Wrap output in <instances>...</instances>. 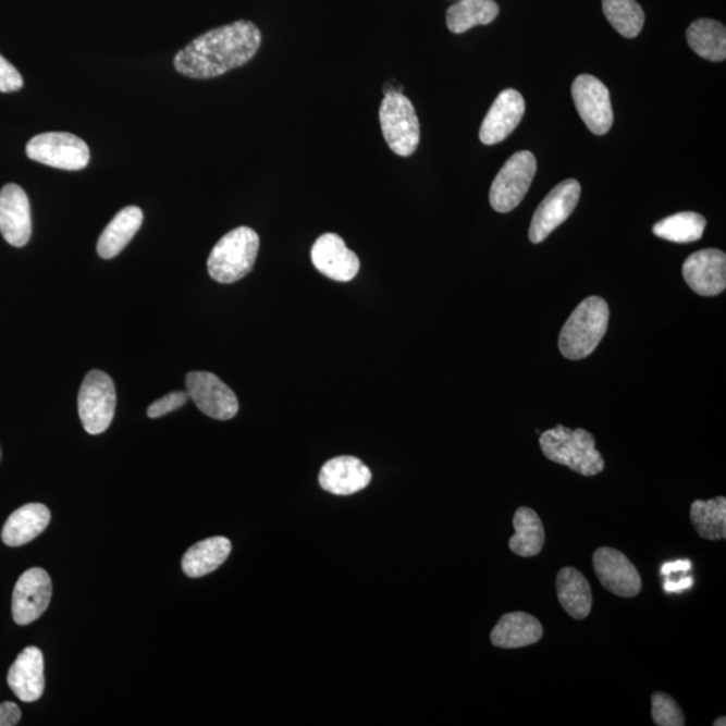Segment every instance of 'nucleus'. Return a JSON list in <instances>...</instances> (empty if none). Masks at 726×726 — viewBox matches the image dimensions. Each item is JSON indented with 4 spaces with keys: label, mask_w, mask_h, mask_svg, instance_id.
<instances>
[{
    "label": "nucleus",
    "mask_w": 726,
    "mask_h": 726,
    "mask_svg": "<svg viewBox=\"0 0 726 726\" xmlns=\"http://www.w3.org/2000/svg\"><path fill=\"white\" fill-rule=\"evenodd\" d=\"M705 227L704 216L693 213V211H684V213H677L656 222L653 232L656 237L670 243L690 244L701 239Z\"/></svg>",
    "instance_id": "nucleus-29"
},
{
    "label": "nucleus",
    "mask_w": 726,
    "mask_h": 726,
    "mask_svg": "<svg viewBox=\"0 0 726 726\" xmlns=\"http://www.w3.org/2000/svg\"><path fill=\"white\" fill-rule=\"evenodd\" d=\"M22 87L21 73L4 57L0 56V91L11 94V91L20 90Z\"/></svg>",
    "instance_id": "nucleus-33"
},
{
    "label": "nucleus",
    "mask_w": 726,
    "mask_h": 726,
    "mask_svg": "<svg viewBox=\"0 0 726 726\" xmlns=\"http://www.w3.org/2000/svg\"><path fill=\"white\" fill-rule=\"evenodd\" d=\"M693 586V577H684V579L679 581H670L667 580L665 582V591L666 592H679L684 590H689V588Z\"/></svg>",
    "instance_id": "nucleus-36"
},
{
    "label": "nucleus",
    "mask_w": 726,
    "mask_h": 726,
    "mask_svg": "<svg viewBox=\"0 0 726 726\" xmlns=\"http://www.w3.org/2000/svg\"><path fill=\"white\" fill-rule=\"evenodd\" d=\"M686 39L697 54L707 61L722 62L726 59V28L717 21L697 20L686 32Z\"/></svg>",
    "instance_id": "nucleus-26"
},
{
    "label": "nucleus",
    "mask_w": 726,
    "mask_h": 726,
    "mask_svg": "<svg viewBox=\"0 0 726 726\" xmlns=\"http://www.w3.org/2000/svg\"><path fill=\"white\" fill-rule=\"evenodd\" d=\"M186 392L197 408L211 419L231 420L238 414L236 393L213 373L208 371L188 373Z\"/></svg>",
    "instance_id": "nucleus-9"
},
{
    "label": "nucleus",
    "mask_w": 726,
    "mask_h": 726,
    "mask_svg": "<svg viewBox=\"0 0 726 726\" xmlns=\"http://www.w3.org/2000/svg\"><path fill=\"white\" fill-rule=\"evenodd\" d=\"M260 238L254 229L239 226L225 234L210 251V278L222 284L238 282L254 270Z\"/></svg>",
    "instance_id": "nucleus-4"
},
{
    "label": "nucleus",
    "mask_w": 726,
    "mask_h": 726,
    "mask_svg": "<svg viewBox=\"0 0 726 726\" xmlns=\"http://www.w3.org/2000/svg\"><path fill=\"white\" fill-rule=\"evenodd\" d=\"M500 14L494 0H462L447 11V26L451 33L462 34L479 25H489Z\"/></svg>",
    "instance_id": "nucleus-27"
},
{
    "label": "nucleus",
    "mask_w": 726,
    "mask_h": 726,
    "mask_svg": "<svg viewBox=\"0 0 726 726\" xmlns=\"http://www.w3.org/2000/svg\"><path fill=\"white\" fill-rule=\"evenodd\" d=\"M651 706H653V719L659 726H684L686 724L685 714L678 702L672 696L656 691L651 697Z\"/></svg>",
    "instance_id": "nucleus-31"
},
{
    "label": "nucleus",
    "mask_w": 726,
    "mask_h": 726,
    "mask_svg": "<svg viewBox=\"0 0 726 726\" xmlns=\"http://www.w3.org/2000/svg\"><path fill=\"white\" fill-rule=\"evenodd\" d=\"M0 233L13 247H25L32 237L30 202L23 188L14 183L0 192Z\"/></svg>",
    "instance_id": "nucleus-17"
},
{
    "label": "nucleus",
    "mask_w": 726,
    "mask_h": 726,
    "mask_svg": "<svg viewBox=\"0 0 726 726\" xmlns=\"http://www.w3.org/2000/svg\"><path fill=\"white\" fill-rule=\"evenodd\" d=\"M51 514L42 503H27L15 510L2 529V541L11 547H19L36 540L48 528Z\"/></svg>",
    "instance_id": "nucleus-20"
},
{
    "label": "nucleus",
    "mask_w": 726,
    "mask_h": 726,
    "mask_svg": "<svg viewBox=\"0 0 726 726\" xmlns=\"http://www.w3.org/2000/svg\"><path fill=\"white\" fill-rule=\"evenodd\" d=\"M22 713L15 702L0 704V726H15L21 722Z\"/></svg>",
    "instance_id": "nucleus-34"
},
{
    "label": "nucleus",
    "mask_w": 726,
    "mask_h": 726,
    "mask_svg": "<svg viewBox=\"0 0 726 726\" xmlns=\"http://www.w3.org/2000/svg\"><path fill=\"white\" fill-rule=\"evenodd\" d=\"M603 11L623 37L636 38L642 32L644 11L637 0H603Z\"/></svg>",
    "instance_id": "nucleus-30"
},
{
    "label": "nucleus",
    "mask_w": 726,
    "mask_h": 726,
    "mask_svg": "<svg viewBox=\"0 0 726 726\" xmlns=\"http://www.w3.org/2000/svg\"><path fill=\"white\" fill-rule=\"evenodd\" d=\"M540 445L549 460L567 466L582 477H594L604 470L605 463L596 450V440L582 428L571 431L557 426L541 434Z\"/></svg>",
    "instance_id": "nucleus-3"
},
{
    "label": "nucleus",
    "mask_w": 726,
    "mask_h": 726,
    "mask_svg": "<svg viewBox=\"0 0 726 726\" xmlns=\"http://www.w3.org/2000/svg\"><path fill=\"white\" fill-rule=\"evenodd\" d=\"M514 534L508 541L510 551L521 557L539 556L545 545V529L533 508L519 507L513 518Z\"/></svg>",
    "instance_id": "nucleus-25"
},
{
    "label": "nucleus",
    "mask_w": 726,
    "mask_h": 726,
    "mask_svg": "<svg viewBox=\"0 0 726 726\" xmlns=\"http://www.w3.org/2000/svg\"><path fill=\"white\" fill-rule=\"evenodd\" d=\"M116 409V389L110 376L91 370L78 392V415L85 431L100 434L110 428Z\"/></svg>",
    "instance_id": "nucleus-6"
},
{
    "label": "nucleus",
    "mask_w": 726,
    "mask_h": 726,
    "mask_svg": "<svg viewBox=\"0 0 726 726\" xmlns=\"http://www.w3.org/2000/svg\"><path fill=\"white\" fill-rule=\"evenodd\" d=\"M593 568L600 585L620 598H636L642 591V577L625 554L613 547L593 553Z\"/></svg>",
    "instance_id": "nucleus-13"
},
{
    "label": "nucleus",
    "mask_w": 726,
    "mask_h": 726,
    "mask_svg": "<svg viewBox=\"0 0 726 726\" xmlns=\"http://www.w3.org/2000/svg\"><path fill=\"white\" fill-rule=\"evenodd\" d=\"M581 186L579 181L567 180L547 194L544 201L537 208L529 229V238L533 244H540L553 231L567 221L577 204H579Z\"/></svg>",
    "instance_id": "nucleus-11"
},
{
    "label": "nucleus",
    "mask_w": 726,
    "mask_h": 726,
    "mask_svg": "<svg viewBox=\"0 0 726 726\" xmlns=\"http://www.w3.org/2000/svg\"><path fill=\"white\" fill-rule=\"evenodd\" d=\"M690 569L691 563L689 559H678V562L663 564L661 571L663 576H668L677 574V571H689Z\"/></svg>",
    "instance_id": "nucleus-35"
},
{
    "label": "nucleus",
    "mask_w": 726,
    "mask_h": 726,
    "mask_svg": "<svg viewBox=\"0 0 726 726\" xmlns=\"http://www.w3.org/2000/svg\"><path fill=\"white\" fill-rule=\"evenodd\" d=\"M726 725V717H722L716 719V722L713 723V726H725Z\"/></svg>",
    "instance_id": "nucleus-37"
},
{
    "label": "nucleus",
    "mask_w": 726,
    "mask_h": 726,
    "mask_svg": "<svg viewBox=\"0 0 726 726\" xmlns=\"http://www.w3.org/2000/svg\"><path fill=\"white\" fill-rule=\"evenodd\" d=\"M311 260L325 278L342 283L350 282L361 268L358 256L335 233H325L317 239L312 245Z\"/></svg>",
    "instance_id": "nucleus-14"
},
{
    "label": "nucleus",
    "mask_w": 726,
    "mask_h": 726,
    "mask_svg": "<svg viewBox=\"0 0 726 726\" xmlns=\"http://www.w3.org/2000/svg\"><path fill=\"white\" fill-rule=\"evenodd\" d=\"M544 628L539 619L526 613L503 615L491 631V643L500 649H521L540 642Z\"/></svg>",
    "instance_id": "nucleus-21"
},
{
    "label": "nucleus",
    "mask_w": 726,
    "mask_h": 726,
    "mask_svg": "<svg viewBox=\"0 0 726 726\" xmlns=\"http://www.w3.org/2000/svg\"><path fill=\"white\" fill-rule=\"evenodd\" d=\"M556 587L559 604L574 619L585 620L591 614L592 590L580 570L570 567L559 570Z\"/></svg>",
    "instance_id": "nucleus-23"
},
{
    "label": "nucleus",
    "mask_w": 726,
    "mask_h": 726,
    "mask_svg": "<svg viewBox=\"0 0 726 726\" xmlns=\"http://www.w3.org/2000/svg\"><path fill=\"white\" fill-rule=\"evenodd\" d=\"M380 125L389 148L398 157H410L420 143V122L414 104L399 91L386 94L380 108Z\"/></svg>",
    "instance_id": "nucleus-5"
},
{
    "label": "nucleus",
    "mask_w": 726,
    "mask_h": 726,
    "mask_svg": "<svg viewBox=\"0 0 726 726\" xmlns=\"http://www.w3.org/2000/svg\"><path fill=\"white\" fill-rule=\"evenodd\" d=\"M261 45L259 27L249 21L213 28L193 39L175 56L174 66L183 76L213 78L248 64Z\"/></svg>",
    "instance_id": "nucleus-1"
},
{
    "label": "nucleus",
    "mask_w": 726,
    "mask_h": 726,
    "mask_svg": "<svg viewBox=\"0 0 726 726\" xmlns=\"http://www.w3.org/2000/svg\"><path fill=\"white\" fill-rule=\"evenodd\" d=\"M685 282L701 296H717L726 288V256L704 249L688 257L682 267Z\"/></svg>",
    "instance_id": "nucleus-15"
},
{
    "label": "nucleus",
    "mask_w": 726,
    "mask_h": 726,
    "mask_svg": "<svg viewBox=\"0 0 726 726\" xmlns=\"http://www.w3.org/2000/svg\"><path fill=\"white\" fill-rule=\"evenodd\" d=\"M690 521L702 539L722 541L726 537V500L717 496L711 501H694L690 507Z\"/></svg>",
    "instance_id": "nucleus-28"
},
{
    "label": "nucleus",
    "mask_w": 726,
    "mask_h": 726,
    "mask_svg": "<svg viewBox=\"0 0 726 726\" xmlns=\"http://www.w3.org/2000/svg\"><path fill=\"white\" fill-rule=\"evenodd\" d=\"M371 482L369 467L357 457L339 456L324 463L319 472L320 488L334 495H353Z\"/></svg>",
    "instance_id": "nucleus-18"
},
{
    "label": "nucleus",
    "mask_w": 726,
    "mask_h": 726,
    "mask_svg": "<svg viewBox=\"0 0 726 726\" xmlns=\"http://www.w3.org/2000/svg\"><path fill=\"white\" fill-rule=\"evenodd\" d=\"M143 224V211L137 206L120 210L97 242V254L102 259H113L130 244Z\"/></svg>",
    "instance_id": "nucleus-22"
},
{
    "label": "nucleus",
    "mask_w": 726,
    "mask_h": 726,
    "mask_svg": "<svg viewBox=\"0 0 726 726\" xmlns=\"http://www.w3.org/2000/svg\"><path fill=\"white\" fill-rule=\"evenodd\" d=\"M27 157L49 168L78 171L87 168L90 151L82 137L67 133L34 136L26 146Z\"/></svg>",
    "instance_id": "nucleus-8"
},
{
    "label": "nucleus",
    "mask_w": 726,
    "mask_h": 726,
    "mask_svg": "<svg viewBox=\"0 0 726 726\" xmlns=\"http://www.w3.org/2000/svg\"><path fill=\"white\" fill-rule=\"evenodd\" d=\"M525 114V100L516 89H506L496 97L485 114L479 131L480 141L485 146L499 145L507 139L521 123Z\"/></svg>",
    "instance_id": "nucleus-16"
},
{
    "label": "nucleus",
    "mask_w": 726,
    "mask_h": 726,
    "mask_svg": "<svg viewBox=\"0 0 726 726\" xmlns=\"http://www.w3.org/2000/svg\"><path fill=\"white\" fill-rule=\"evenodd\" d=\"M232 552V542L225 537H211L193 545L182 558V569L192 579H198L219 569Z\"/></svg>",
    "instance_id": "nucleus-24"
},
{
    "label": "nucleus",
    "mask_w": 726,
    "mask_h": 726,
    "mask_svg": "<svg viewBox=\"0 0 726 726\" xmlns=\"http://www.w3.org/2000/svg\"><path fill=\"white\" fill-rule=\"evenodd\" d=\"M610 308L599 296L587 297L565 322L559 333L558 347L571 361L591 356L607 333Z\"/></svg>",
    "instance_id": "nucleus-2"
},
{
    "label": "nucleus",
    "mask_w": 726,
    "mask_h": 726,
    "mask_svg": "<svg viewBox=\"0 0 726 726\" xmlns=\"http://www.w3.org/2000/svg\"><path fill=\"white\" fill-rule=\"evenodd\" d=\"M188 398L190 397H188L187 392L179 391L165 394L164 397L157 399L156 403L150 405L147 415L151 419H159V417L169 415L171 411L181 409L188 402Z\"/></svg>",
    "instance_id": "nucleus-32"
},
{
    "label": "nucleus",
    "mask_w": 726,
    "mask_h": 726,
    "mask_svg": "<svg viewBox=\"0 0 726 726\" xmlns=\"http://www.w3.org/2000/svg\"><path fill=\"white\" fill-rule=\"evenodd\" d=\"M11 691L23 702L41 699L45 690V662L42 651L26 648L16 656L8 674Z\"/></svg>",
    "instance_id": "nucleus-19"
},
{
    "label": "nucleus",
    "mask_w": 726,
    "mask_h": 726,
    "mask_svg": "<svg viewBox=\"0 0 726 726\" xmlns=\"http://www.w3.org/2000/svg\"><path fill=\"white\" fill-rule=\"evenodd\" d=\"M0 457H2V450H0Z\"/></svg>",
    "instance_id": "nucleus-38"
},
{
    "label": "nucleus",
    "mask_w": 726,
    "mask_h": 726,
    "mask_svg": "<svg viewBox=\"0 0 726 726\" xmlns=\"http://www.w3.org/2000/svg\"><path fill=\"white\" fill-rule=\"evenodd\" d=\"M537 160L530 151H519L507 160L495 176L490 204L499 213H508L524 201L534 180Z\"/></svg>",
    "instance_id": "nucleus-7"
},
{
    "label": "nucleus",
    "mask_w": 726,
    "mask_h": 726,
    "mask_svg": "<svg viewBox=\"0 0 726 726\" xmlns=\"http://www.w3.org/2000/svg\"><path fill=\"white\" fill-rule=\"evenodd\" d=\"M51 592V579L42 568H32L16 581L13 592V619L16 625L28 626L39 619L48 610Z\"/></svg>",
    "instance_id": "nucleus-12"
},
{
    "label": "nucleus",
    "mask_w": 726,
    "mask_h": 726,
    "mask_svg": "<svg viewBox=\"0 0 726 726\" xmlns=\"http://www.w3.org/2000/svg\"><path fill=\"white\" fill-rule=\"evenodd\" d=\"M577 112L594 135H605L614 124L610 90L599 78L582 74L571 85Z\"/></svg>",
    "instance_id": "nucleus-10"
}]
</instances>
